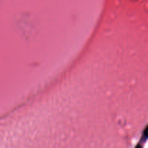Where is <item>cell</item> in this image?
Wrapping results in <instances>:
<instances>
[{"label": "cell", "mask_w": 148, "mask_h": 148, "mask_svg": "<svg viewBox=\"0 0 148 148\" xmlns=\"http://www.w3.org/2000/svg\"><path fill=\"white\" fill-rule=\"evenodd\" d=\"M137 148H141V147H140V146H138V147H137Z\"/></svg>", "instance_id": "1"}]
</instances>
